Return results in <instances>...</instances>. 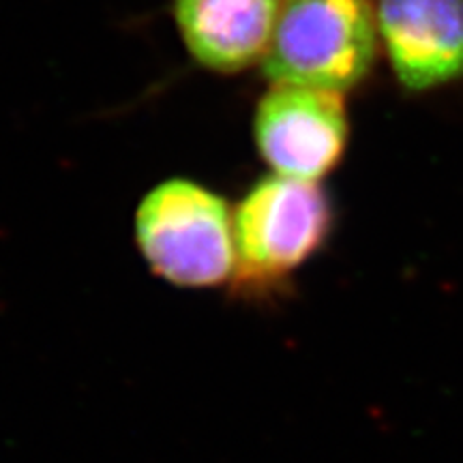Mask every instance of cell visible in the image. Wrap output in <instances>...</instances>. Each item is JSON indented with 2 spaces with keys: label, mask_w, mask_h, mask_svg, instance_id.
Instances as JSON below:
<instances>
[{
  "label": "cell",
  "mask_w": 463,
  "mask_h": 463,
  "mask_svg": "<svg viewBox=\"0 0 463 463\" xmlns=\"http://www.w3.org/2000/svg\"><path fill=\"white\" fill-rule=\"evenodd\" d=\"M136 242L150 273L183 289L219 288L236 269L234 211L204 184L167 178L136 211Z\"/></svg>",
  "instance_id": "7a4b0ae2"
},
{
  "label": "cell",
  "mask_w": 463,
  "mask_h": 463,
  "mask_svg": "<svg viewBox=\"0 0 463 463\" xmlns=\"http://www.w3.org/2000/svg\"><path fill=\"white\" fill-rule=\"evenodd\" d=\"M344 95L273 84L258 101L253 136L262 159L281 176L317 183L339 164L347 144Z\"/></svg>",
  "instance_id": "277c9868"
},
{
  "label": "cell",
  "mask_w": 463,
  "mask_h": 463,
  "mask_svg": "<svg viewBox=\"0 0 463 463\" xmlns=\"http://www.w3.org/2000/svg\"><path fill=\"white\" fill-rule=\"evenodd\" d=\"M378 31L403 89L463 78V0H378Z\"/></svg>",
  "instance_id": "5b68a950"
},
{
  "label": "cell",
  "mask_w": 463,
  "mask_h": 463,
  "mask_svg": "<svg viewBox=\"0 0 463 463\" xmlns=\"http://www.w3.org/2000/svg\"><path fill=\"white\" fill-rule=\"evenodd\" d=\"M281 0H172L184 48L200 67L241 73L262 58Z\"/></svg>",
  "instance_id": "8992f818"
},
{
  "label": "cell",
  "mask_w": 463,
  "mask_h": 463,
  "mask_svg": "<svg viewBox=\"0 0 463 463\" xmlns=\"http://www.w3.org/2000/svg\"><path fill=\"white\" fill-rule=\"evenodd\" d=\"M378 34V17L369 0H281L260 65L270 84L344 95L372 71Z\"/></svg>",
  "instance_id": "3957f363"
},
{
  "label": "cell",
  "mask_w": 463,
  "mask_h": 463,
  "mask_svg": "<svg viewBox=\"0 0 463 463\" xmlns=\"http://www.w3.org/2000/svg\"><path fill=\"white\" fill-rule=\"evenodd\" d=\"M333 206L317 183L270 174L260 178L234 208L236 269L232 294L273 300L326 245Z\"/></svg>",
  "instance_id": "6da1fadb"
}]
</instances>
